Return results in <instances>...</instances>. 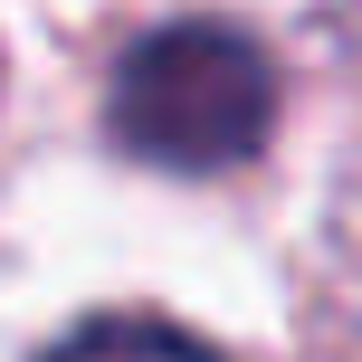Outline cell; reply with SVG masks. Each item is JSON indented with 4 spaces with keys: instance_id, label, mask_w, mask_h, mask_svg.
Here are the masks:
<instances>
[{
    "instance_id": "cell-1",
    "label": "cell",
    "mask_w": 362,
    "mask_h": 362,
    "mask_svg": "<svg viewBox=\"0 0 362 362\" xmlns=\"http://www.w3.org/2000/svg\"><path fill=\"white\" fill-rule=\"evenodd\" d=\"M276 124V67L219 19L153 29L115 76V134L163 172H229Z\"/></svg>"
},
{
    "instance_id": "cell-2",
    "label": "cell",
    "mask_w": 362,
    "mask_h": 362,
    "mask_svg": "<svg viewBox=\"0 0 362 362\" xmlns=\"http://www.w3.org/2000/svg\"><path fill=\"white\" fill-rule=\"evenodd\" d=\"M48 362H210V353L163 334V325H95V334H76V344H57Z\"/></svg>"
}]
</instances>
